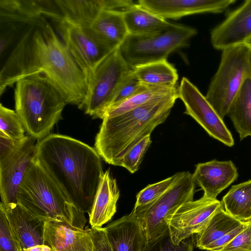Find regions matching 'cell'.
<instances>
[{"mask_svg": "<svg viewBox=\"0 0 251 251\" xmlns=\"http://www.w3.org/2000/svg\"><path fill=\"white\" fill-rule=\"evenodd\" d=\"M44 74L67 103L81 108L87 78L62 40L45 20L25 28L0 72V94L19 79Z\"/></svg>", "mask_w": 251, "mask_h": 251, "instance_id": "cell-1", "label": "cell"}, {"mask_svg": "<svg viewBox=\"0 0 251 251\" xmlns=\"http://www.w3.org/2000/svg\"><path fill=\"white\" fill-rule=\"evenodd\" d=\"M25 129L17 112L0 105V132L16 141L25 137Z\"/></svg>", "mask_w": 251, "mask_h": 251, "instance_id": "cell-32", "label": "cell"}, {"mask_svg": "<svg viewBox=\"0 0 251 251\" xmlns=\"http://www.w3.org/2000/svg\"><path fill=\"white\" fill-rule=\"evenodd\" d=\"M194 245L193 236L175 244L168 226L160 235L147 241L142 251H193Z\"/></svg>", "mask_w": 251, "mask_h": 251, "instance_id": "cell-31", "label": "cell"}, {"mask_svg": "<svg viewBox=\"0 0 251 251\" xmlns=\"http://www.w3.org/2000/svg\"><path fill=\"white\" fill-rule=\"evenodd\" d=\"M62 19L88 27L100 12L108 8V0H55Z\"/></svg>", "mask_w": 251, "mask_h": 251, "instance_id": "cell-24", "label": "cell"}, {"mask_svg": "<svg viewBox=\"0 0 251 251\" xmlns=\"http://www.w3.org/2000/svg\"><path fill=\"white\" fill-rule=\"evenodd\" d=\"M57 22L62 40L88 81L97 66L115 49L99 40L87 27L63 19Z\"/></svg>", "mask_w": 251, "mask_h": 251, "instance_id": "cell-10", "label": "cell"}, {"mask_svg": "<svg viewBox=\"0 0 251 251\" xmlns=\"http://www.w3.org/2000/svg\"><path fill=\"white\" fill-rule=\"evenodd\" d=\"M227 115L241 140L251 136V74L246 78L232 101Z\"/></svg>", "mask_w": 251, "mask_h": 251, "instance_id": "cell-25", "label": "cell"}, {"mask_svg": "<svg viewBox=\"0 0 251 251\" xmlns=\"http://www.w3.org/2000/svg\"><path fill=\"white\" fill-rule=\"evenodd\" d=\"M17 201L38 217L84 229L86 223L84 213L77 209L34 160L20 186Z\"/></svg>", "mask_w": 251, "mask_h": 251, "instance_id": "cell-5", "label": "cell"}, {"mask_svg": "<svg viewBox=\"0 0 251 251\" xmlns=\"http://www.w3.org/2000/svg\"><path fill=\"white\" fill-rule=\"evenodd\" d=\"M221 201L225 211L234 218L251 220V180L232 186Z\"/></svg>", "mask_w": 251, "mask_h": 251, "instance_id": "cell-29", "label": "cell"}, {"mask_svg": "<svg viewBox=\"0 0 251 251\" xmlns=\"http://www.w3.org/2000/svg\"><path fill=\"white\" fill-rule=\"evenodd\" d=\"M13 233L22 251L37 245H45V222L19 203L5 208Z\"/></svg>", "mask_w": 251, "mask_h": 251, "instance_id": "cell-18", "label": "cell"}, {"mask_svg": "<svg viewBox=\"0 0 251 251\" xmlns=\"http://www.w3.org/2000/svg\"><path fill=\"white\" fill-rule=\"evenodd\" d=\"M99 40L113 49L119 48L129 34L123 12L103 10L87 27Z\"/></svg>", "mask_w": 251, "mask_h": 251, "instance_id": "cell-22", "label": "cell"}, {"mask_svg": "<svg viewBox=\"0 0 251 251\" xmlns=\"http://www.w3.org/2000/svg\"><path fill=\"white\" fill-rule=\"evenodd\" d=\"M250 54V49L244 44L222 51L219 65L205 98L223 120L245 80L251 74Z\"/></svg>", "mask_w": 251, "mask_h": 251, "instance_id": "cell-6", "label": "cell"}, {"mask_svg": "<svg viewBox=\"0 0 251 251\" xmlns=\"http://www.w3.org/2000/svg\"><path fill=\"white\" fill-rule=\"evenodd\" d=\"M197 34L195 28L173 24L167 29L152 35L128 34L119 49L132 68L167 60L176 50L187 46Z\"/></svg>", "mask_w": 251, "mask_h": 251, "instance_id": "cell-7", "label": "cell"}, {"mask_svg": "<svg viewBox=\"0 0 251 251\" xmlns=\"http://www.w3.org/2000/svg\"><path fill=\"white\" fill-rule=\"evenodd\" d=\"M192 176L196 184L203 191V196L214 200L237 179L238 173L231 160L214 159L197 164Z\"/></svg>", "mask_w": 251, "mask_h": 251, "instance_id": "cell-17", "label": "cell"}, {"mask_svg": "<svg viewBox=\"0 0 251 251\" xmlns=\"http://www.w3.org/2000/svg\"><path fill=\"white\" fill-rule=\"evenodd\" d=\"M151 143V135L144 138L125 155L121 167L126 168L130 173L136 172Z\"/></svg>", "mask_w": 251, "mask_h": 251, "instance_id": "cell-33", "label": "cell"}, {"mask_svg": "<svg viewBox=\"0 0 251 251\" xmlns=\"http://www.w3.org/2000/svg\"><path fill=\"white\" fill-rule=\"evenodd\" d=\"M87 230L92 241L93 251H113L105 227H91Z\"/></svg>", "mask_w": 251, "mask_h": 251, "instance_id": "cell-37", "label": "cell"}, {"mask_svg": "<svg viewBox=\"0 0 251 251\" xmlns=\"http://www.w3.org/2000/svg\"><path fill=\"white\" fill-rule=\"evenodd\" d=\"M178 98L177 92L122 114L103 118L95 142L101 158L109 164L121 167L128 151L164 122Z\"/></svg>", "mask_w": 251, "mask_h": 251, "instance_id": "cell-3", "label": "cell"}, {"mask_svg": "<svg viewBox=\"0 0 251 251\" xmlns=\"http://www.w3.org/2000/svg\"><path fill=\"white\" fill-rule=\"evenodd\" d=\"M236 0H139L138 4L165 19L202 13H220Z\"/></svg>", "mask_w": 251, "mask_h": 251, "instance_id": "cell-15", "label": "cell"}, {"mask_svg": "<svg viewBox=\"0 0 251 251\" xmlns=\"http://www.w3.org/2000/svg\"><path fill=\"white\" fill-rule=\"evenodd\" d=\"M244 45L247 46L251 49V36L246 40V41L244 43Z\"/></svg>", "mask_w": 251, "mask_h": 251, "instance_id": "cell-41", "label": "cell"}, {"mask_svg": "<svg viewBox=\"0 0 251 251\" xmlns=\"http://www.w3.org/2000/svg\"><path fill=\"white\" fill-rule=\"evenodd\" d=\"M0 251H22L7 218L5 208L0 204Z\"/></svg>", "mask_w": 251, "mask_h": 251, "instance_id": "cell-34", "label": "cell"}, {"mask_svg": "<svg viewBox=\"0 0 251 251\" xmlns=\"http://www.w3.org/2000/svg\"><path fill=\"white\" fill-rule=\"evenodd\" d=\"M101 158L83 142L50 134L37 143L34 160L78 210L89 214L104 174Z\"/></svg>", "mask_w": 251, "mask_h": 251, "instance_id": "cell-2", "label": "cell"}, {"mask_svg": "<svg viewBox=\"0 0 251 251\" xmlns=\"http://www.w3.org/2000/svg\"><path fill=\"white\" fill-rule=\"evenodd\" d=\"M120 190L109 170L104 172L89 216L91 227L100 228L109 222L117 210Z\"/></svg>", "mask_w": 251, "mask_h": 251, "instance_id": "cell-21", "label": "cell"}, {"mask_svg": "<svg viewBox=\"0 0 251 251\" xmlns=\"http://www.w3.org/2000/svg\"><path fill=\"white\" fill-rule=\"evenodd\" d=\"M245 224V222L243 225L232 229L211 243L205 248L204 250L206 251H220L243 230Z\"/></svg>", "mask_w": 251, "mask_h": 251, "instance_id": "cell-38", "label": "cell"}, {"mask_svg": "<svg viewBox=\"0 0 251 251\" xmlns=\"http://www.w3.org/2000/svg\"><path fill=\"white\" fill-rule=\"evenodd\" d=\"M35 141L32 136H25L14 151L0 160V194L5 208L18 203L20 186L34 158Z\"/></svg>", "mask_w": 251, "mask_h": 251, "instance_id": "cell-12", "label": "cell"}, {"mask_svg": "<svg viewBox=\"0 0 251 251\" xmlns=\"http://www.w3.org/2000/svg\"><path fill=\"white\" fill-rule=\"evenodd\" d=\"M26 251H52L50 247L47 245H37L28 249Z\"/></svg>", "mask_w": 251, "mask_h": 251, "instance_id": "cell-40", "label": "cell"}, {"mask_svg": "<svg viewBox=\"0 0 251 251\" xmlns=\"http://www.w3.org/2000/svg\"><path fill=\"white\" fill-rule=\"evenodd\" d=\"M43 15L61 18L55 0H0V24L30 25L45 20Z\"/></svg>", "mask_w": 251, "mask_h": 251, "instance_id": "cell-16", "label": "cell"}, {"mask_svg": "<svg viewBox=\"0 0 251 251\" xmlns=\"http://www.w3.org/2000/svg\"><path fill=\"white\" fill-rule=\"evenodd\" d=\"M250 61L251 66V49H250Z\"/></svg>", "mask_w": 251, "mask_h": 251, "instance_id": "cell-42", "label": "cell"}, {"mask_svg": "<svg viewBox=\"0 0 251 251\" xmlns=\"http://www.w3.org/2000/svg\"><path fill=\"white\" fill-rule=\"evenodd\" d=\"M196 184L192 174L186 171L184 176L162 196L145 206L133 209L131 213L140 222L147 241L160 235L180 207L194 200Z\"/></svg>", "mask_w": 251, "mask_h": 251, "instance_id": "cell-9", "label": "cell"}, {"mask_svg": "<svg viewBox=\"0 0 251 251\" xmlns=\"http://www.w3.org/2000/svg\"><path fill=\"white\" fill-rule=\"evenodd\" d=\"M123 16L128 33L132 35L157 34L168 29L173 24L138 3L125 11Z\"/></svg>", "mask_w": 251, "mask_h": 251, "instance_id": "cell-23", "label": "cell"}, {"mask_svg": "<svg viewBox=\"0 0 251 251\" xmlns=\"http://www.w3.org/2000/svg\"><path fill=\"white\" fill-rule=\"evenodd\" d=\"M178 98L183 102L184 114L192 117L212 137L231 147L234 141L222 119L198 88L182 77L178 87Z\"/></svg>", "mask_w": 251, "mask_h": 251, "instance_id": "cell-11", "label": "cell"}, {"mask_svg": "<svg viewBox=\"0 0 251 251\" xmlns=\"http://www.w3.org/2000/svg\"><path fill=\"white\" fill-rule=\"evenodd\" d=\"M220 251H251V220L245 221L243 230Z\"/></svg>", "mask_w": 251, "mask_h": 251, "instance_id": "cell-36", "label": "cell"}, {"mask_svg": "<svg viewBox=\"0 0 251 251\" xmlns=\"http://www.w3.org/2000/svg\"><path fill=\"white\" fill-rule=\"evenodd\" d=\"M147 87V86L143 85L134 73L132 68L120 87L108 109L130 98Z\"/></svg>", "mask_w": 251, "mask_h": 251, "instance_id": "cell-35", "label": "cell"}, {"mask_svg": "<svg viewBox=\"0 0 251 251\" xmlns=\"http://www.w3.org/2000/svg\"><path fill=\"white\" fill-rule=\"evenodd\" d=\"M186 172L177 173L162 181L146 186L137 194L133 208L145 206L162 196L184 176Z\"/></svg>", "mask_w": 251, "mask_h": 251, "instance_id": "cell-30", "label": "cell"}, {"mask_svg": "<svg viewBox=\"0 0 251 251\" xmlns=\"http://www.w3.org/2000/svg\"><path fill=\"white\" fill-rule=\"evenodd\" d=\"M105 228L113 251H142L147 242L140 222L131 213Z\"/></svg>", "mask_w": 251, "mask_h": 251, "instance_id": "cell-20", "label": "cell"}, {"mask_svg": "<svg viewBox=\"0 0 251 251\" xmlns=\"http://www.w3.org/2000/svg\"><path fill=\"white\" fill-rule=\"evenodd\" d=\"M177 92L178 87L176 86H147L130 98L109 108L103 118L122 114L147 103L165 99Z\"/></svg>", "mask_w": 251, "mask_h": 251, "instance_id": "cell-28", "label": "cell"}, {"mask_svg": "<svg viewBox=\"0 0 251 251\" xmlns=\"http://www.w3.org/2000/svg\"><path fill=\"white\" fill-rule=\"evenodd\" d=\"M21 141L14 140L0 132V160L14 151Z\"/></svg>", "mask_w": 251, "mask_h": 251, "instance_id": "cell-39", "label": "cell"}, {"mask_svg": "<svg viewBox=\"0 0 251 251\" xmlns=\"http://www.w3.org/2000/svg\"><path fill=\"white\" fill-rule=\"evenodd\" d=\"M132 70L119 48L113 50L97 66L88 80L87 93L81 108L93 118L102 119Z\"/></svg>", "mask_w": 251, "mask_h": 251, "instance_id": "cell-8", "label": "cell"}, {"mask_svg": "<svg viewBox=\"0 0 251 251\" xmlns=\"http://www.w3.org/2000/svg\"><path fill=\"white\" fill-rule=\"evenodd\" d=\"M15 84V111L25 131L36 139L45 138L62 119L67 102L43 74L22 78Z\"/></svg>", "mask_w": 251, "mask_h": 251, "instance_id": "cell-4", "label": "cell"}, {"mask_svg": "<svg viewBox=\"0 0 251 251\" xmlns=\"http://www.w3.org/2000/svg\"><path fill=\"white\" fill-rule=\"evenodd\" d=\"M44 240L52 251H93L92 241L87 229L62 222L47 220Z\"/></svg>", "mask_w": 251, "mask_h": 251, "instance_id": "cell-19", "label": "cell"}, {"mask_svg": "<svg viewBox=\"0 0 251 251\" xmlns=\"http://www.w3.org/2000/svg\"><path fill=\"white\" fill-rule=\"evenodd\" d=\"M245 222L232 217L225 211L223 206L215 212L203 229L197 234L196 247L204 250L209 244L243 225Z\"/></svg>", "mask_w": 251, "mask_h": 251, "instance_id": "cell-27", "label": "cell"}, {"mask_svg": "<svg viewBox=\"0 0 251 251\" xmlns=\"http://www.w3.org/2000/svg\"><path fill=\"white\" fill-rule=\"evenodd\" d=\"M251 36V0L231 11L210 32L213 47L223 50L243 45Z\"/></svg>", "mask_w": 251, "mask_h": 251, "instance_id": "cell-14", "label": "cell"}, {"mask_svg": "<svg viewBox=\"0 0 251 251\" xmlns=\"http://www.w3.org/2000/svg\"><path fill=\"white\" fill-rule=\"evenodd\" d=\"M133 71L140 81L147 86H176L178 78L176 69L167 60L138 66Z\"/></svg>", "mask_w": 251, "mask_h": 251, "instance_id": "cell-26", "label": "cell"}, {"mask_svg": "<svg viewBox=\"0 0 251 251\" xmlns=\"http://www.w3.org/2000/svg\"><path fill=\"white\" fill-rule=\"evenodd\" d=\"M223 206L217 199L202 196L197 200L188 201L176 211L169 227L175 244L198 234L206 226L215 212Z\"/></svg>", "mask_w": 251, "mask_h": 251, "instance_id": "cell-13", "label": "cell"}]
</instances>
